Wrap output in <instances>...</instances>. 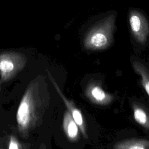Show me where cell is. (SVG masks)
<instances>
[{"label": "cell", "instance_id": "obj_1", "mask_svg": "<svg viewBox=\"0 0 149 149\" xmlns=\"http://www.w3.org/2000/svg\"><path fill=\"white\" fill-rule=\"evenodd\" d=\"M47 103L45 79L39 75L27 85L17 110V130L22 138L27 139L40 125Z\"/></svg>", "mask_w": 149, "mask_h": 149}, {"label": "cell", "instance_id": "obj_2", "mask_svg": "<svg viewBox=\"0 0 149 149\" xmlns=\"http://www.w3.org/2000/svg\"><path fill=\"white\" fill-rule=\"evenodd\" d=\"M116 15H109L91 26L83 38V46L87 50L99 51L108 48L113 42Z\"/></svg>", "mask_w": 149, "mask_h": 149}, {"label": "cell", "instance_id": "obj_3", "mask_svg": "<svg viewBox=\"0 0 149 149\" xmlns=\"http://www.w3.org/2000/svg\"><path fill=\"white\" fill-rule=\"evenodd\" d=\"M27 58L18 51L0 52V91L3 84L13 79L26 65Z\"/></svg>", "mask_w": 149, "mask_h": 149}, {"label": "cell", "instance_id": "obj_4", "mask_svg": "<svg viewBox=\"0 0 149 149\" xmlns=\"http://www.w3.org/2000/svg\"><path fill=\"white\" fill-rule=\"evenodd\" d=\"M129 24L132 34L134 39L140 44H144L149 37V23L140 12L131 10L129 14Z\"/></svg>", "mask_w": 149, "mask_h": 149}, {"label": "cell", "instance_id": "obj_5", "mask_svg": "<svg viewBox=\"0 0 149 149\" xmlns=\"http://www.w3.org/2000/svg\"><path fill=\"white\" fill-rule=\"evenodd\" d=\"M46 70H47L48 77H49L51 82L52 83V84H53L55 90H56L57 93H58V94L59 95V96L61 97L62 100H63L65 106L66 107V108L68 109V111L70 113L72 118L73 119L74 121L75 122V123H76L77 126L79 127V129H80V132H81L83 137L85 139L87 138V132H86V124H85L84 119V118H83L81 112L75 106V105L74 104V103L72 101L68 100L65 96V95L63 94V93L57 84L56 82L55 81V80H54V79L53 78L52 75L51 74L50 72L48 71V69H47Z\"/></svg>", "mask_w": 149, "mask_h": 149}, {"label": "cell", "instance_id": "obj_6", "mask_svg": "<svg viewBox=\"0 0 149 149\" xmlns=\"http://www.w3.org/2000/svg\"><path fill=\"white\" fill-rule=\"evenodd\" d=\"M85 95L91 102L101 105L109 104L113 99L112 95L105 91L97 81L88 83L85 89Z\"/></svg>", "mask_w": 149, "mask_h": 149}, {"label": "cell", "instance_id": "obj_7", "mask_svg": "<svg viewBox=\"0 0 149 149\" xmlns=\"http://www.w3.org/2000/svg\"><path fill=\"white\" fill-rule=\"evenodd\" d=\"M63 129L67 138L71 141H76L79 139V129L70 113L67 111L63 119Z\"/></svg>", "mask_w": 149, "mask_h": 149}, {"label": "cell", "instance_id": "obj_8", "mask_svg": "<svg viewBox=\"0 0 149 149\" xmlns=\"http://www.w3.org/2000/svg\"><path fill=\"white\" fill-rule=\"evenodd\" d=\"M113 149H149V140L141 139H126L118 141Z\"/></svg>", "mask_w": 149, "mask_h": 149}, {"label": "cell", "instance_id": "obj_9", "mask_svg": "<svg viewBox=\"0 0 149 149\" xmlns=\"http://www.w3.org/2000/svg\"><path fill=\"white\" fill-rule=\"evenodd\" d=\"M133 116L135 120L141 126L149 130V111L143 105L134 102L132 104Z\"/></svg>", "mask_w": 149, "mask_h": 149}, {"label": "cell", "instance_id": "obj_10", "mask_svg": "<svg viewBox=\"0 0 149 149\" xmlns=\"http://www.w3.org/2000/svg\"><path fill=\"white\" fill-rule=\"evenodd\" d=\"M132 66L134 71L141 77V84L149 95V69L143 63L137 61L132 62Z\"/></svg>", "mask_w": 149, "mask_h": 149}, {"label": "cell", "instance_id": "obj_11", "mask_svg": "<svg viewBox=\"0 0 149 149\" xmlns=\"http://www.w3.org/2000/svg\"><path fill=\"white\" fill-rule=\"evenodd\" d=\"M31 144L20 141L15 134H11L4 139L5 149H30Z\"/></svg>", "mask_w": 149, "mask_h": 149}, {"label": "cell", "instance_id": "obj_12", "mask_svg": "<svg viewBox=\"0 0 149 149\" xmlns=\"http://www.w3.org/2000/svg\"><path fill=\"white\" fill-rule=\"evenodd\" d=\"M0 149H5L4 148V140L0 139Z\"/></svg>", "mask_w": 149, "mask_h": 149}, {"label": "cell", "instance_id": "obj_13", "mask_svg": "<svg viewBox=\"0 0 149 149\" xmlns=\"http://www.w3.org/2000/svg\"><path fill=\"white\" fill-rule=\"evenodd\" d=\"M38 149H47V147H46V146L44 143H41L40 146H39V148Z\"/></svg>", "mask_w": 149, "mask_h": 149}]
</instances>
